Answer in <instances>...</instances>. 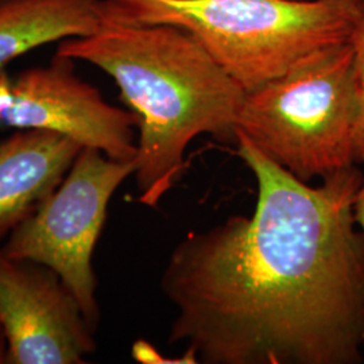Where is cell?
Wrapping results in <instances>:
<instances>
[{"label": "cell", "instance_id": "cell-7", "mask_svg": "<svg viewBox=\"0 0 364 364\" xmlns=\"http://www.w3.org/2000/svg\"><path fill=\"white\" fill-rule=\"evenodd\" d=\"M0 324L7 364H82L96 351V331L61 277L1 250Z\"/></svg>", "mask_w": 364, "mask_h": 364}, {"label": "cell", "instance_id": "cell-5", "mask_svg": "<svg viewBox=\"0 0 364 364\" xmlns=\"http://www.w3.org/2000/svg\"><path fill=\"white\" fill-rule=\"evenodd\" d=\"M135 169V159L117 161L82 147L65 178L0 247L11 258L33 260L58 274L93 331L100 320L93 252L112 196Z\"/></svg>", "mask_w": 364, "mask_h": 364}, {"label": "cell", "instance_id": "cell-11", "mask_svg": "<svg viewBox=\"0 0 364 364\" xmlns=\"http://www.w3.org/2000/svg\"><path fill=\"white\" fill-rule=\"evenodd\" d=\"M353 215H355V220L359 227V230L362 231L364 236V178L356 197H355V203H353Z\"/></svg>", "mask_w": 364, "mask_h": 364}, {"label": "cell", "instance_id": "cell-2", "mask_svg": "<svg viewBox=\"0 0 364 364\" xmlns=\"http://www.w3.org/2000/svg\"><path fill=\"white\" fill-rule=\"evenodd\" d=\"M55 53L102 69L136 117L134 176L146 207L156 208L181 180L198 135L236 142L246 91L178 27L102 22L88 36L58 42Z\"/></svg>", "mask_w": 364, "mask_h": 364}, {"label": "cell", "instance_id": "cell-1", "mask_svg": "<svg viewBox=\"0 0 364 364\" xmlns=\"http://www.w3.org/2000/svg\"><path fill=\"white\" fill-rule=\"evenodd\" d=\"M258 196L251 216L191 232L161 289L176 306L169 343L196 363L359 364L364 350V236L355 165L311 186L236 132Z\"/></svg>", "mask_w": 364, "mask_h": 364}, {"label": "cell", "instance_id": "cell-8", "mask_svg": "<svg viewBox=\"0 0 364 364\" xmlns=\"http://www.w3.org/2000/svg\"><path fill=\"white\" fill-rule=\"evenodd\" d=\"M82 144L46 130H15L0 138V242L65 178Z\"/></svg>", "mask_w": 364, "mask_h": 364}, {"label": "cell", "instance_id": "cell-10", "mask_svg": "<svg viewBox=\"0 0 364 364\" xmlns=\"http://www.w3.org/2000/svg\"><path fill=\"white\" fill-rule=\"evenodd\" d=\"M350 42L353 48V80L356 97V119L353 131L355 159L356 164H364V1Z\"/></svg>", "mask_w": 364, "mask_h": 364}, {"label": "cell", "instance_id": "cell-4", "mask_svg": "<svg viewBox=\"0 0 364 364\" xmlns=\"http://www.w3.org/2000/svg\"><path fill=\"white\" fill-rule=\"evenodd\" d=\"M353 48L309 54L279 77L246 92L236 132L301 181L356 164Z\"/></svg>", "mask_w": 364, "mask_h": 364}, {"label": "cell", "instance_id": "cell-12", "mask_svg": "<svg viewBox=\"0 0 364 364\" xmlns=\"http://www.w3.org/2000/svg\"><path fill=\"white\" fill-rule=\"evenodd\" d=\"M0 364H7V338L0 324Z\"/></svg>", "mask_w": 364, "mask_h": 364}, {"label": "cell", "instance_id": "cell-9", "mask_svg": "<svg viewBox=\"0 0 364 364\" xmlns=\"http://www.w3.org/2000/svg\"><path fill=\"white\" fill-rule=\"evenodd\" d=\"M100 9L102 0H0V70L39 46L91 34Z\"/></svg>", "mask_w": 364, "mask_h": 364}, {"label": "cell", "instance_id": "cell-3", "mask_svg": "<svg viewBox=\"0 0 364 364\" xmlns=\"http://www.w3.org/2000/svg\"><path fill=\"white\" fill-rule=\"evenodd\" d=\"M364 0H102V22L189 33L246 92L351 38Z\"/></svg>", "mask_w": 364, "mask_h": 364}, {"label": "cell", "instance_id": "cell-6", "mask_svg": "<svg viewBox=\"0 0 364 364\" xmlns=\"http://www.w3.org/2000/svg\"><path fill=\"white\" fill-rule=\"evenodd\" d=\"M136 117L109 105L76 72V61L55 53L48 65L0 70V129L46 130L72 136L117 161L136 158Z\"/></svg>", "mask_w": 364, "mask_h": 364}]
</instances>
